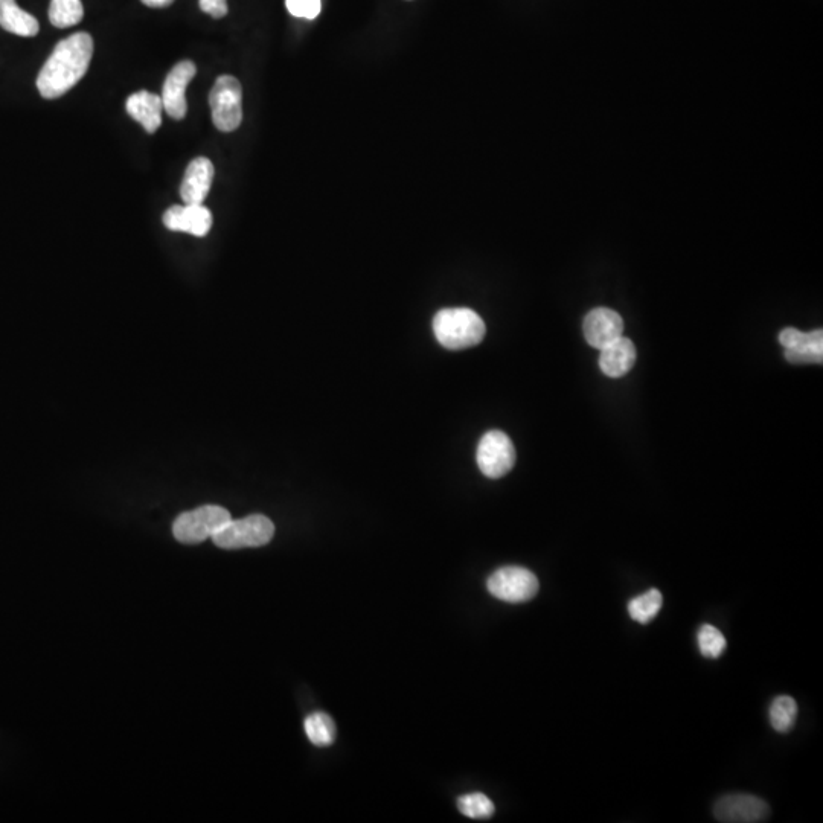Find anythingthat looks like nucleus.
Returning a JSON list of instances; mask_svg holds the SVG:
<instances>
[{
  "mask_svg": "<svg viewBox=\"0 0 823 823\" xmlns=\"http://www.w3.org/2000/svg\"><path fill=\"white\" fill-rule=\"evenodd\" d=\"M92 55L93 40L87 33L61 40L37 77L40 95L46 100L63 97L86 75Z\"/></svg>",
  "mask_w": 823,
  "mask_h": 823,
  "instance_id": "nucleus-1",
  "label": "nucleus"
},
{
  "mask_svg": "<svg viewBox=\"0 0 823 823\" xmlns=\"http://www.w3.org/2000/svg\"><path fill=\"white\" fill-rule=\"evenodd\" d=\"M436 340L447 350H465L484 340L487 328L476 311L470 308H444L433 318Z\"/></svg>",
  "mask_w": 823,
  "mask_h": 823,
  "instance_id": "nucleus-2",
  "label": "nucleus"
},
{
  "mask_svg": "<svg viewBox=\"0 0 823 823\" xmlns=\"http://www.w3.org/2000/svg\"><path fill=\"white\" fill-rule=\"evenodd\" d=\"M273 535L275 525L272 520L261 514H253L244 519L229 520L212 540L221 549L260 548L267 545Z\"/></svg>",
  "mask_w": 823,
  "mask_h": 823,
  "instance_id": "nucleus-3",
  "label": "nucleus"
},
{
  "mask_svg": "<svg viewBox=\"0 0 823 823\" xmlns=\"http://www.w3.org/2000/svg\"><path fill=\"white\" fill-rule=\"evenodd\" d=\"M212 122L220 132H234L243 121V89L231 75H221L209 93Z\"/></svg>",
  "mask_w": 823,
  "mask_h": 823,
  "instance_id": "nucleus-4",
  "label": "nucleus"
},
{
  "mask_svg": "<svg viewBox=\"0 0 823 823\" xmlns=\"http://www.w3.org/2000/svg\"><path fill=\"white\" fill-rule=\"evenodd\" d=\"M231 519V513L221 506H200L197 510L180 514L173 525L176 540L185 545H196L214 537Z\"/></svg>",
  "mask_w": 823,
  "mask_h": 823,
  "instance_id": "nucleus-5",
  "label": "nucleus"
},
{
  "mask_svg": "<svg viewBox=\"0 0 823 823\" xmlns=\"http://www.w3.org/2000/svg\"><path fill=\"white\" fill-rule=\"evenodd\" d=\"M488 592L505 603L520 604L531 601L538 592V580L525 567H502L488 578Z\"/></svg>",
  "mask_w": 823,
  "mask_h": 823,
  "instance_id": "nucleus-6",
  "label": "nucleus"
},
{
  "mask_svg": "<svg viewBox=\"0 0 823 823\" xmlns=\"http://www.w3.org/2000/svg\"><path fill=\"white\" fill-rule=\"evenodd\" d=\"M476 459L484 476L499 479L513 470L516 464V449L510 436L500 430H491L482 436Z\"/></svg>",
  "mask_w": 823,
  "mask_h": 823,
  "instance_id": "nucleus-7",
  "label": "nucleus"
},
{
  "mask_svg": "<svg viewBox=\"0 0 823 823\" xmlns=\"http://www.w3.org/2000/svg\"><path fill=\"white\" fill-rule=\"evenodd\" d=\"M715 817L724 823H756L769 819V805L752 795H727L715 804Z\"/></svg>",
  "mask_w": 823,
  "mask_h": 823,
  "instance_id": "nucleus-8",
  "label": "nucleus"
},
{
  "mask_svg": "<svg viewBox=\"0 0 823 823\" xmlns=\"http://www.w3.org/2000/svg\"><path fill=\"white\" fill-rule=\"evenodd\" d=\"M197 68L193 61H180L171 69L162 90V103L165 112L173 119L185 118L188 104H186L185 90L188 84L196 77Z\"/></svg>",
  "mask_w": 823,
  "mask_h": 823,
  "instance_id": "nucleus-9",
  "label": "nucleus"
},
{
  "mask_svg": "<svg viewBox=\"0 0 823 823\" xmlns=\"http://www.w3.org/2000/svg\"><path fill=\"white\" fill-rule=\"evenodd\" d=\"M583 333L587 343L596 350L612 343L624 333V319L618 311L599 307L590 311L584 318Z\"/></svg>",
  "mask_w": 823,
  "mask_h": 823,
  "instance_id": "nucleus-10",
  "label": "nucleus"
},
{
  "mask_svg": "<svg viewBox=\"0 0 823 823\" xmlns=\"http://www.w3.org/2000/svg\"><path fill=\"white\" fill-rule=\"evenodd\" d=\"M164 225L170 231L205 237L211 231L212 214L203 205L171 206L164 214Z\"/></svg>",
  "mask_w": 823,
  "mask_h": 823,
  "instance_id": "nucleus-11",
  "label": "nucleus"
},
{
  "mask_svg": "<svg viewBox=\"0 0 823 823\" xmlns=\"http://www.w3.org/2000/svg\"><path fill=\"white\" fill-rule=\"evenodd\" d=\"M214 165L206 157H197L186 168L180 186V196L185 205H203L214 180Z\"/></svg>",
  "mask_w": 823,
  "mask_h": 823,
  "instance_id": "nucleus-12",
  "label": "nucleus"
},
{
  "mask_svg": "<svg viewBox=\"0 0 823 823\" xmlns=\"http://www.w3.org/2000/svg\"><path fill=\"white\" fill-rule=\"evenodd\" d=\"M599 354V368L607 377L621 378L633 369L636 363V346L628 337H618L604 346Z\"/></svg>",
  "mask_w": 823,
  "mask_h": 823,
  "instance_id": "nucleus-13",
  "label": "nucleus"
},
{
  "mask_svg": "<svg viewBox=\"0 0 823 823\" xmlns=\"http://www.w3.org/2000/svg\"><path fill=\"white\" fill-rule=\"evenodd\" d=\"M125 109L150 135L156 133L161 127L164 103H162V97L156 93L147 92V90L133 93L125 103Z\"/></svg>",
  "mask_w": 823,
  "mask_h": 823,
  "instance_id": "nucleus-14",
  "label": "nucleus"
},
{
  "mask_svg": "<svg viewBox=\"0 0 823 823\" xmlns=\"http://www.w3.org/2000/svg\"><path fill=\"white\" fill-rule=\"evenodd\" d=\"M0 26L20 37L37 36L40 29L36 17L23 11L16 0H0Z\"/></svg>",
  "mask_w": 823,
  "mask_h": 823,
  "instance_id": "nucleus-15",
  "label": "nucleus"
},
{
  "mask_svg": "<svg viewBox=\"0 0 823 823\" xmlns=\"http://www.w3.org/2000/svg\"><path fill=\"white\" fill-rule=\"evenodd\" d=\"M785 359L793 365H807L823 360V331L816 330L802 334L801 340L791 348H785Z\"/></svg>",
  "mask_w": 823,
  "mask_h": 823,
  "instance_id": "nucleus-16",
  "label": "nucleus"
},
{
  "mask_svg": "<svg viewBox=\"0 0 823 823\" xmlns=\"http://www.w3.org/2000/svg\"><path fill=\"white\" fill-rule=\"evenodd\" d=\"M305 734L308 740L318 747L331 746L336 740V724L331 720L330 715L324 712H314L305 720Z\"/></svg>",
  "mask_w": 823,
  "mask_h": 823,
  "instance_id": "nucleus-17",
  "label": "nucleus"
},
{
  "mask_svg": "<svg viewBox=\"0 0 823 823\" xmlns=\"http://www.w3.org/2000/svg\"><path fill=\"white\" fill-rule=\"evenodd\" d=\"M83 17L84 10L81 0H51L49 20L55 28H71V26L78 25Z\"/></svg>",
  "mask_w": 823,
  "mask_h": 823,
  "instance_id": "nucleus-18",
  "label": "nucleus"
},
{
  "mask_svg": "<svg viewBox=\"0 0 823 823\" xmlns=\"http://www.w3.org/2000/svg\"><path fill=\"white\" fill-rule=\"evenodd\" d=\"M662 593L657 589L648 590L628 603V613L639 624H648L662 609Z\"/></svg>",
  "mask_w": 823,
  "mask_h": 823,
  "instance_id": "nucleus-19",
  "label": "nucleus"
},
{
  "mask_svg": "<svg viewBox=\"0 0 823 823\" xmlns=\"http://www.w3.org/2000/svg\"><path fill=\"white\" fill-rule=\"evenodd\" d=\"M798 717V703L788 695H779L770 706V723L778 732L790 731Z\"/></svg>",
  "mask_w": 823,
  "mask_h": 823,
  "instance_id": "nucleus-20",
  "label": "nucleus"
},
{
  "mask_svg": "<svg viewBox=\"0 0 823 823\" xmlns=\"http://www.w3.org/2000/svg\"><path fill=\"white\" fill-rule=\"evenodd\" d=\"M458 808L464 816L470 819H488L493 816L494 804L488 796L482 793H470L458 799Z\"/></svg>",
  "mask_w": 823,
  "mask_h": 823,
  "instance_id": "nucleus-21",
  "label": "nucleus"
},
{
  "mask_svg": "<svg viewBox=\"0 0 823 823\" xmlns=\"http://www.w3.org/2000/svg\"><path fill=\"white\" fill-rule=\"evenodd\" d=\"M726 639L714 625L705 624L699 630L700 653L709 659H717L726 650Z\"/></svg>",
  "mask_w": 823,
  "mask_h": 823,
  "instance_id": "nucleus-22",
  "label": "nucleus"
},
{
  "mask_svg": "<svg viewBox=\"0 0 823 823\" xmlns=\"http://www.w3.org/2000/svg\"><path fill=\"white\" fill-rule=\"evenodd\" d=\"M287 10L292 16L313 20L321 13V0H286Z\"/></svg>",
  "mask_w": 823,
  "mask_h": 823,
  "instance_id": "nucleus-23",
  "label": "nucleus"
},
{
  "mask_svg": "<svg viewBox=\"0 0 823 823\" xmlns=\"http://www.w3.org/2000/svg\"><path fill=\"white\" fill-rule=\"evenodd\" d=\"M200 10L214 19H221L228 14V0H199Z\"/></svg>",
  "mask_w": 823,
  "mask_h": 823,
  "instance_id": "nucleus-24",
  "label": "nucleus"
},
{
  "mask_svg": "<svg viewBox=\"0 0 823 823\" xmlns=\"http://www.w3.org/2000/svg\"><path fill=\"white\" fill-rule=\"evenodd\" d=\"M141 2L150 8H167L173 4L174 0H141Z\"/></svg>",
  "mask_w": 823,
  "mask_h": 823,
  "instance_id": "nucleus-25",
  "label": "nucleus"
}]
</instances>
